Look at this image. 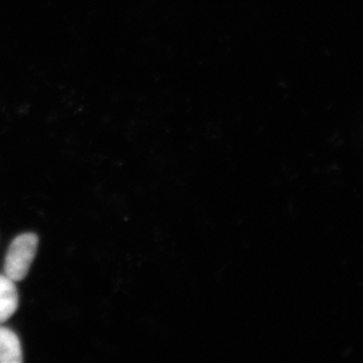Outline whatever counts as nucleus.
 <instances>
[{"instance_id":"1","label":"nucleus","mask_w":363,"mask_h":363,"mask_svg":"<svg viewBox=\"0 0 363 363\" xmlns=\"http://www.w3.org/2000/svg\"><path fill=\"white\" fill-rule=\"evenodd\" d=\"M38 245L39 238L35 233H23L14 238L4 260V274L16 283L23 281L35 259Z\"/></svg>"},{"instance_id":"2","label":"nucleus","mask_w":363,"mask_h":363,"mask_svg":"<svg viewBox=\"0 0 363 363\" xmlns=\"http://www.w3.org/2000/svg\"><path fill=\"white\" fill-rule=\"evenodd\" d=\"M18 307V294L16 281L6 276L0 274V324L9 319Z\"/></svg>"},{"instance_id":"3","label":"nucleus","mask_w":363,"mask_h":363,"mask_svg":"<svg viewBox=\"0 0 363 363\" xmlns=\"http://www.w3.org/2000/svg\"><path fill=\"white\" fill-rule=\"evenodd\" d=\"M23 362V350L18 335L0 324V363Z\"/></svg>"}]
</instances>
